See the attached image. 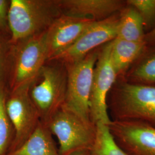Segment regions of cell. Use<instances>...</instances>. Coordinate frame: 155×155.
Segmentation results:
<instances>
[{
    "mask_svg": "<svg viewBox=\"0 0 155 155\" xmlns=\"http://www.w3.org/2000/svg\"><path fill=\"white\" fill-rule=\"evenodd\" d=\"M108 95L113 121H139L155 127V84L117 78Z\"/></svg>",
    "mask_w": 155,
    "mask_h": 155,
    "instance_id": "1",
    "label": "cell"
},
{
    "mask_svg": "<svg viewBox=\"0 0 155 155\" xmlns=\"http://www.w3.org/2000/svg\"><path fill=\"white\" fill-rule=\"evenodd\" d=\"M62 14L59 0H11V43L45 32Z\"/></svg>",
    "mask_w": 155,
    "mask_h": 155,
    "instance_id": "2",
    "label": "cell"
},
{
    "mask_svg": "<svg viewBox=\"0 0 155 155\" xmlns=\"http://www.w3.org/2000/svg\"><path fill=\"white\" fill-rule=\"evenodd\" d=\"M45 32L12 44L8 92L31 85L39 77L47 61Z\"/></svg>",
    "mask_w": 155,
    "mask_h": 155,
    "instance_id": "3",
    "label": "cell"
},
{
    "mask_svg": "<svg viewBox=\"0 0 155 155\" xmlns=\"http://www.w3.org/2000/svg\"><path fill=\"white\" fill-rule=\"evenodd\" d=\"M67 72L64 64L47 61L29 89L40 121L46 124L63 105L67 90Z\"/></svg>",
    "mask_w": 155,
    "mask_h": 155,
    "instance_id": "4",
    "label": "cell"
},
{
    "mask_svg": "<svg viewBox=\"0 0 155 155\" xmlns=\"http://www.w3.org/2000/svg\"><path fill=\"white\" fill-rule=\"evenodd\" d=\"M100 48L92 51L78 61L65 64L67 82L63 106L89 123H92L90 117V97Z\"/></svg>",
    "mask_w": 155,
    "mask_h": 155,
    "instance_id": "5",
    "label": "cell"
},
{
    "mask_svg": "<svg viewBox=\"0 0 155 155\" xmlns=\"http://www.w3.org/2000/svg\"><path fill=\"white\" fill-rule=\"evenodd\" d=\"M45 125L58 139L60 155H71L91 150L95 137V125L85 122L63 106Z\"/></svg>",
    "mask_w": 155,
    "mask_h": 155,
    "instance_id": "6",
    "label": "cell"
},
{
    "mask_svg": "<svg viewBox=\"0 0 155 155\" xmlns=\"http://www.w3.org/2000/svg\"><path fill=\"white\" fill-rule=\"evenodd\" d=\"M111 41L100 47L93 71L90 97V117L94 125L102 123L109 125L111 122L108 114L107 101L117 79L111 60Z\"/></svg>",
    "mask_w": 155,
    "mask_h": 155,
    "instance_id": "7",
    "label": "cell"
},
{
    "mask_svg": "<svg viewBox=\"0 0 155 155\" xmlns=\"http://www.w3.org/2000/svg\"><path fill=\"white\" fill-rule=\"evenodd\" d=\"M119 12L104 20L91 22L70 47L48 61H55L64 64L72 63L114 40L117 35Z\"/></svg>",
    "mask_w": 155,
    "mask_h": 155,
    "instance_id": "8",
    "label": "cell"
},
{
    "mask_svg": "<svg viewBox=\"0 0 155 155\" xmlns=\"http://www.w3.org/2000/svg\"><path fill=\"white\" fill-rule=\"evenodd\" d=\"M31 85L7 93L6 110L15 131L13 150L28 139L40 122L39 113L29 94Z\"/></svg>",
    "mask_w": 155,
    "mask_h": 155,
    "instance_id": "9",
    "label": "cell"
},
{
    "mask_svg": "<svg viewBox=\"0 0 155 155\" xmlns=\"http://www.w3.org/2000/svg\"><path fill=\"white\" fill-rule=\"evenodd\" d=\"M117 144L127 155H155V127L139 121H113L108 125Z\"/></svg>",
    "mask_w": 155,
    "mask_h": 155,
    "instance_id": "10",
    "label": "cell"
},
{
    "mask_svg": "<svg viewBox=\"0 0 155 155\" xmlns=\"http://www.w3.org/2000/svg\"><path fill=\"white\" fill-rule=\"evenodd\" d=\"M93 21L64 14L59 17L45 32L47 61L70 47Z\"/></svg>",
    "mask_w": 155,
    "mask_h": 155,
    "instance_id": "11",
    "label": "cell"
},
{
    "mask_svg": "<svg viewBox=\"0 0 155 155\" xmlns=\"http://www.w3.org/2000/svg\"><path fill=\"white\" fill-rule=\"evenodd\" d=\"M62 13L94 21L106 19L126 5L121 0H59Z\"/></svg>",
    "mask_w": 155,
    "mask_h": 155,
    "instance_id": "12",
    "label": "cell"
},
{
    "mask_svg": "<svg viewBox=\"0 0 155 155\" xmlns=\"http://www.w3.org/2000/svg\"><path fill=\"white\" fill-rule=\"evenodd\" d=\"M147 47L145 42L127 41L118 38L112 40L111 60L117 78L124 77Z\"/></svg>",
    "mask_w": 155,
    "mask_h": 155,
    "instance_id": "13",
    "label": "cell"
},
{
    "mask_svg": "<svg viewBox=\"0 0 155 155\" xmlns=\"http://www.w3.org/2000/svg\"><path fill=\"white\" fill-rule=\"evenodd\" d=\"M51 134L47 125L40 121L28 139L8 155H61Z\"/></svg>",
    "mask_w": 155,
    "mask_h": 155,
    "instance_id": "14",
    "label": "cell"
},
{
    "mask_svg": "<svg viewBox=\"0 0 155 155\" xmlns=\"http://www.w3.org/2000/svg\"><path fill=\"white\" fill-rule=\"evenodd\" d=\"M145 35V32L141 17L133 6L126 3L125 6L119 12L116 38L131 41L144 42Z\"/></svg>",
    "mask_w": 155,
    "mask_h": 155,
    "instance_id": "15",
    "label": "cell"
},
{
    "mask_svg": "<svg viewBox=\"0 0 155 155\" xmlns=\"http://www.w3.org/2000/svg\"><path fill=\"white\" fill-rule=\"evenodd\" d=\"M122 78L133 83L155 84V45L147 47Z\"/></svg>",
    "mask_w": 155,
    "mask_h": 155,
    "instance_id": "16",
    "label": "cell"
},
{
    "mask_svg": "<svg viewBox=\"0 0 155 155\" xmlns=\"http://www.w3.org/2000/svg\"><path fill=\"white\" fill-rule=\"evenodd\" d=\"M95 127V137L90 150L91 155H127L117 144L108 125L97 123Z\"/></svg>",
    "mask_w": 155,
    "mask_h": 155,
    "instance_id": "17",
    "label": "cell"
},
{
    "mask_svg": "<svg viewBox=\"0 0 155 155\" xmlns=\"http://www.w3.org/2000/svg\"><path fill=\"white\" fill-rule=\"evenodd\" d=\"M7 89L0 85V155H4L8 148L13 127L6 110Z\"/></svg>",
    "mask_w": 155,
    "mask_h": 155,
    "instance_id": "18",
    "label": "cell"
},
{
    "mask_svg": "<svg viewBox=\"0 0 155 155\" xmlns=\"http://www.w3.org/2000/svg\"><path fill=\"white\" fill-rule=\"evenodd\" d=\"M127 5L132 6L141 17L145 33L155 27V0H127Z\"/></svg>",
    "mask_w": 155,
    "mask_h": 155,
    "instance_id": "19",
    "label": "cell"
},
{
    "mask_svg": "<svg viewBox=\"0 0 155 155\" xmlns=\"http://www.w3.org/2000/svg\"><path fill=\"white\" fill-rule=\"evenodd\" d=\"M12 45L10 38L0 33V85L6 87ZM7 89V88H6Z\"/></svg>",
    "mask_w": 155,
    "mask_h": 155,
    "instance_id": "20",
    "label": "cell"
},
{
    "mask_svg": "<svg viewBox=\"0 0 155 155\" xmlns=\"http://www.w3.org/2000/svg\"><path fill=\"white\" fill-rule=\"evenodd\" d=\"M11 0H0V33L10 38V31L8 24L9 10Z\"/></svg>",
    "mask_w": 155,
    "mask_h": 155,
    "instance_id": "21",
    "label": "cell"
},
{
    "mask_svg": "<svg viewBox=\"0 0 155 155\" xmlns=\"http://www.w3.org/2000/svg\"><path fill=\"white\" fill-rule=\"evenodd\" d=\"M144 42L147 47L155 45V27L150 32L145 33Z\"/></svg>",
    "mask_w": 155,
    "mask_h": 155,
    "instance_id": "22",
    "label": "cell"
},
{
    "mask_svg": "<svg viewBox=\"0 0 155 155\" xmlns=\"http://www.w3.org/2000/svg\"><path fill=\"white\" fill-rule=\"evenodd\" d=\"M71 155H91L90 150H82L74 153Z\"/></svg>",
    "mask_w": 155,
    "mask_h": 155,
    "instance_id": "23",
    "label": "cell"
}]
</instances>
